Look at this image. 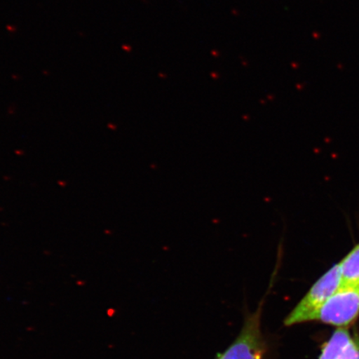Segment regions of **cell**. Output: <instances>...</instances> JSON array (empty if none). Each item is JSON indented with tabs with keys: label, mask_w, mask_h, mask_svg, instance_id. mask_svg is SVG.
Masks as SVG:
<instances>
[{
	"label": "cell",
	"mask_w": 359,
	"mask_h": 359,
	"mask_svg": "<svg viewBox=\"0 0 359 359\" xmlns=\"http://www.w3.org/2000/svg\"><path fill=\"white\" fill-rule=\"evenodd\" d=\"M342 284L339 262L318 279L285 320V326L309 322V318L324 304Z\"/></svg>",
	"instance_id": "2"
},
{
	"label": "cell",
	"mask_w": 359,
	"mask_h": 359,
	"mask_svg": "<svg viewBox=\"0 0 359 359\" xmlns=\"http://www.w3.org/2000/svg\"><path fill=\"white\" fill-rule=\"evenodd\" d=\"M356 349V339L353 338L346 327H339L323 347L318 359H352Z\"/></svg>",
	"instance_id": "4"
},
{
	"label": "cell",
	"mask_w": 359,
	"mask_h": 359,
	"mask_svg": "<svg viewBox=\"0 0 359 359\" xmlns=\"http://www.w3.org/2000/svg\"><path fill=\"white\" fill-rule=\"evenodd\" d=\"M357 341V349L355 353H354L353 357L352 359H359V339L355 338Z\"/></svg>",
	"instance_id": "6"
},
{
	"label": "cell",
	"mask_w": 359,
	"mask_h": 359,
	"mask_svg": "<svg viewBox=\"0 0 359 359\" xmlns=\"http://www.w3.org/2000/svg\"><path fill=\"white\" fill-rule=\"evenodd\" d=\"M342 284L359 286V242L339 262Z\"/></svg>",
	"instance_id": "5"
},
{
	"label": "cell",
	"mask_w": 359,
	"mask_h": 359,
	"mask_svg": "<svg viewBox=\"0 0 359 359\" xmlns=\"http://www.w3.org/2000/svg\"><path fill=\"white\" fill-rule=\"evenodd\" d=\"M264 303V299L257 311L247 314L240 334L217 359H267V343L262 327Z\"/></svg>",
	"instance_id": "1"
},
{
	"label": "cell",
	"mask_w": 359,
	"mask_h": 359,
	"mask_svg": "<svg viewBox=\"0 0 359 359\" xmlns=\"http://www.w3.org/2000/svg\"><path fill=\"white\" fill-rule=\"evenodd\" d=\"M359 316V286L341 285L340 288L314 312L309 321H318L346 327Z\"/></svg>",
	"instance_id": "3"
}]
</instances>
